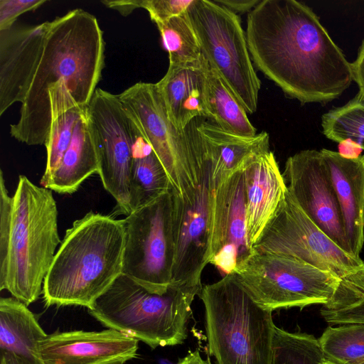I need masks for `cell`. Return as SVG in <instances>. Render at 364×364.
Returning <instances> with one entry per match:
<instances>
[{"instance_id": "6da1fadb", "label": "cell", "mask_w": 364, "mask_h": 364, "mask_svg": "<svg viewBox=\"0 0 364 364\" xmlns=\"http://www.w3.org/2000/svg\"><path fill=\"white\" fill-rule=\"evenodd\" d=\"M245 33L254 65L302 104L331 101L353 80L351 63L300 1L262 0L248 14Z\"/></svg>"}, {"instance_id": "7a4b0ae2", "label": "cell", "mask_w": 364, "mask_h": 364, "mask_svg": "<svg viewBox=\"0 0 364 364\" xmlns=\"http://www.w3.org/2000/svg\"><path fill=\"white\" fill-rule=\"evenodd\" d=\"M104 64L103 33L93 15L76 9L50 21L11 136L28 145H45L53 119L75 107L87 108Z\"/></svg>"}, {"instance_id": "3957f363", "label": "cell", "mask_w": 364, "mask_h": 364, "mask_svg": "<svg viewBox=\"0 0 364 364\" xmlns=\"http://www.w3.org/2000/svg\"><path fill=\"white\" fill-rule=\"evenodd\" d=\"M60 242L53 191L21 175L10 196L0 170V290L36 301Z\"/></svg>"}, {"instance_id": "277c9868", "label": "cell", "mask_w": 364, "mask_h": 364, "mask_svg": "<svg viewBox=\"0 0 364 364\" xmlns=\"http://www.w3.org/2000/svg\"><path fill=\"white\" fill-rule=\"evenodd\" d=\"M124 245V219L90 211L74 221L44 280L46 305L90 309L122 273Z\"/></svg>"}, {"instance_id": "5b68a950", "label": "cell", "mask_w": 364, "mask_h": 364, "mask_svg": "<svg viewBox=\"0 0 364 364\" xmlns=\"http://www.w3.org/2000/svg\"><path fill=\"white\" fill-rule=\"evenodd\" d=\"M200 291L170 285L164 294L154 293L122 273L88 312L104 326L151 348L175 346L187 338L191 304Z\"/></svg>"}, {"instance_id": "8992f818", "label": "cell", "mask_w": 364, "mask_h": 364, "mask_svg": "<svg viewBox=\"0 0 364 364\" xmlns=\"http://www.w3.org/2000/svg\"><path fill=\"white\" fill-rule=\"evenodd\" d=\"M198 295L215 364H270L272 311L256 303L232 274L203 286Z\"/></svg>"}, {"instance_id": "52a82bcc", "label": "cell", "mask_w": 364, "mask_h": 364, "mask_svg": "<svg viewBox=\"0 0 364 364\" xmlns=\"http://www.w3.org/2000/svg\"><path fill=\"white\" fill-rule=\"evenodd\" d=\"M120 102L162 164L174 196L186 200L201 186L208 171L204 151L186 127L169 119L156 83L139 82L118 95Z\"/></svg>"}, {"instance_id": "ba28073f", "label": "cell", "mask_w": 364, "mask_h": 364, "mask_svg": "<svg viewBox=\"0 0 364 364\" xmlns=\"http://www.w3.org/2000/svg\"><path fill=\"white\" fill-rule=\"evenodd\" d=\"M186 16L203 57L247 113L253 114L257 108L261 82L239 16L210 0H193Z\"/></svg>"}, {"instance_id": "9c48e42d", "label": "cell", "mask_w": 364, "mask_h": 364, "mask_svg": "<svg viewBox=\"0 0 364 364\" xmlns=\"http://www.w3.org/2000/svg\"><path fill=\"white\" fill-rule=\"evenodd\" d=\"M261 306L274 311L326 304L341 280L294 257L253 252L232 274Z\"/></svg>"}, {"instance_id": "30bf717a", "label": "cell", "mask_w": 364, "mask_h": 364, "mask_svg": "<svg viewBox=\"0 0 364 364\" xmlns=\"http://www.w3.org/2000/svg\"><path fill=\"white\" fill-rule=\"evenodd\" d=\"M171 190L124 219L122 274L149 291L164 294L171 285L174 257Z\"/></svg>"}, {"instance_id": "8fae6325", "label": "cell", "mask_w": 364, "mask_h": 364, "mask_svg": "<svg viewBox=\"0 0 364 364\" xmlns=\"http://www.w3.org/2000/svg\"><path fill=\"white\" fill-rule=\"evenodd\" d=\"M252 250L294 257L331 272L341 282L352 280L364 270L360 257L343 250L330 239L299 208L288 190Z\"/></svg>"}, {"instance_id": "7c38bea8", "label": "cell", "mask_w": 364, "mask_h": 364, "mask_svg": "<svg viewBox=\"0 0 364 364\" xmlns=\"http://www.w3.org/2000/svg\"><path fill=\"white\" fill-rule=\"evenodd\" d=\"M89 122L98 159V172L105 189L127 215L130 206V178L137 127L124 109L118 95L97 88L88 106Z\"/></svg>"}, {"instance_id": "4fadbf2b", "label": "cell", "mask_w": 364, "mask_h": 364, "mask_svg": "<svg viewBox=\"0 0 364 364\" xmlns=\"http://www.w3.org/2000/svg\"><path fill=\"white\" fill-rule=\"evenodd\" d=\"M282 175L299 208L330 239L351 255L338 198L321 151L307 149L289 156Z\"/></svg>"}, {"instance_id": "5bb4252c", "label": "cell", "mask_w": 364, "mask_h": 364, "mask_svg": "<svg viewBox=\"0 0 364 364\" xmlns=\"http://www.w3.org/2000/svg\"><path fill=\"white\" fill-rule=\"evenodd\" d=\"M173 195L174 257L171 285L201 290L209 264L210 188L208 171L197 190L183 200Z\"/></svg>"}, {"instance_id": "9a60e30c", "label": "cell", "mask_w": 364, "mask_h": 364, "mask_svg": "<svg viewBox=\"0 0 364 364\" xmlns=\"http://www.w3.org/2000/svg\"><path fill=\"white\" fill-rule=\"evenodd\" d=\"M252 253L246 232L242 171L216 188L210 189L208 262L223 277L235 273Z\"/></svg>"}, {"instance_id": "2e32d148", "label": "cell", "mask_w": 364, "mask_h": 364, "mask_svg": "<svg viewBox=\"0 0 364 364\" xmlns=\"http://www.w3.org/2000/svg\"><path fill=\"white\" fill-rule=\"evenodd\" d=\"M139 341L113 329L47 335L38 343L43 364H124L137 357Z\"/></svg>"}, {"instance_id": "e0dca14e", "label": "cell", "mask_w": 364, "mask_h": 364, "mask_svg": "<svg viewBox=\"0 0 364 364\" xmlns=\"http://www.w3.org/2000/svg\"><path fill=\"white\" fill-rule=\"evenodd\" d=\"M50 21L0 31V115L22 103L42 55Z\"/></svg>"}, {"instance_id": "ac0fdd59", "label": "cell", "mask_w": 364, "mask_h": 364, "mask_svg": "<svg viewBox=\"0 0 364 364\" xmlns=\"http://www.w3.org/2000/svg\"><path fill=\"white\" fill-rule=\"evenodd\" d=\"M194 128L205 151L211 190L243 171L256 156L270 150L266 132L254 136L239 135L208 121H202Z\"/></svg>"}, {"instance_id": "d6986e66", "label": "cell", "mask_w": 364, "mask_h": 364, "mask_svg": "<svg viewBox=\"0 0 364 364\" xmlns=\"http://www.w3.org/2000/svg\"><path fill=\"white\" fill-rule=\"evenodd\" d=\"M246 232L250 247L257 242L287 191L274 153L253 159L243 170Z\"/></svg>"}, {"instance_id": "ffe728a7", "label": "cell", "mask_w": 364, "mask_h": 364, "mask_svg": "<svg viewBox=\"0 0 364 364\" xmlns=\"http://www.w3.org/2000/svg\"><path fill=\"white\" fill-rule=\"evenodd\" d=\"M334 188L351 255L360 257L364 243V155L347 159L320 150Z\"/></svg>"}, {"instance_id": "44dd1931", "label": "cell", "mask_w": 364, "mask_h": 364, "mask_svg": "<svg viewBox=\"0 0 364 364\" xmlns=\"http://www.w3.org/2000/svg\"><path fill=\"white\" fill-rule=\"evenodd\" d=\"M207 65L203 55L192 64L169 65L165 75L156 83L169 119L181 130L197 117L209 118L205 94Z\"/></svg>"}, {"instance_id": "7402d4cb", "label": "cell", "mask_w": 364, "mask_h": 364, "mask_svg": "<svg viewBox=\"0 0 364 364\" xmlns=\"http://www.w3.org/2000/svg\"><path fill=\"white\" fill-rule=\"evenodd\" d=\"M48 334L28 306L14 297L0 299V355H9L23 364H43L38 343Z\"/></svg>"}, {"instance_id": "603a6c76", "label": "cell", "mask_w": 364, "mask_h": 364, "mask_svg": "<svg viewBox=\"0 0 364 364\" xmlns=\"http://www.w3.org/2000/svg\"><path fill=\"white\" fill-rule=\"evenodd\" d=\"M98 159L85 113L76 123L72 141L60 166L45 188L73 193L89 176L98 172Z\"/></svg>"}, {"instance_id": "cb8c5ba5", "label": "cell", "mask_w": 364, "mask_h": 364, "mask_svg": "<svg viewBox=\"0 0 364 364\" xmlns=\"http://www.w3.org/2000/svg\"><path fill=\"white\" fill-rule=\"evenodd\" d=\"M205 94L209 118L214 123L239 135L254 136L257 134L245 108L208 63L205 70Z\"/></svg>"}, {"instance_id": "d4e9b609", "label": "cell", "mask_w": 364, "mask_h": 364, "mask_svg": "<svg viewBox=\"0 0 364 364\" xmlns=\"http://www.w3.org/2000/svg\"><path fill=\"white\" fill-rule=\"evenodd\" d=\"M170 190L167 173L151 146L135 147L129 188L132 213Z\"/></svg>"}, {"instance_id": "484cf974", "label": "cell", "mask_w": 364, "mask_h": 364, "mask_svg": "<svg viewBox=\"0 0 364 364\" xmlns=\"http://www.w3.org/2000/svg\"><path fill=\"white\" fill-rule=\"evenodd\" d=\"M318 339L326 360L332 363L364 362V323L329 326Z\"/></svg>"}, {"instance_id": "4316f807", "label": "cell", "mask_w": 364, "mask_h": 364, "mask_svg": "<svg viewBox=\"0 0 364 364\" xmlns=\"http://www.w3.org/2000/svg\"><path fill=\"white\" fill-rule=\"evenodd\" d=\"M156 24L168 53L169 65H186L202 58L196 34L186 12Z\"/></svg>"}, {"instance_id": "83f0119b", "label": "cell", "mask_w": 364, "mask_h": 364, "mask_svg": "<svg viewBox=\"0 0 364 364\" xmlns=\"http://www.w3.org/2000/svg\"><path fill=\"white\" fill-rule=\"evenodd\" d=\"M326 360L318 339L306 333L274 328L270 364H321Z\"/></svg>"}, {"instance_id": "f1b7e54d", "label": "cell", "mask_w": 364, "mask_h": 364, "mask_svg": "<svg viewBox=\"0 0 364 364\" xmlns=\"http://www.w3.org/2000/svg\"><path fill=\"white\" fill-rule=\"evenodd\" d=\"M321 127L328 139L338 143L350 139L364 150V97L358 93L344 105L323 114Z\"/></svg>"}, {"instance_id": "f546056e", "label": "cell", "mask_w": 364, "mask_h": 364, "mask_svg": "<svg viewBox=\"0 0 364 364\" xmlns=\"http://www.w3.org/2000/svg\"><path fill=\"white\" fill-rule=\"evenodd\" d=\"M320 313L331 325L364 323V270L352 280L341 283Z\"/></svg>"}, {"instance_id": "4dcf8cb0", "label": "cell", "mask_w": 364, "mask_h": 364, "mask_svg": "<svg viewBox=\"0 0 364 364\" xmlns=\"http://www.w3.org/2000/svg\"><path fill=\"white\" fill-rule=\"evenodd\" d=\"M86 109L75 107L53 119L45 144L47 150L46 169L40 181L41 186H46L57 170L73 139L78 119Z\"/></svg>"}, {"instance_id": "1f68e13d", "label": "cell", "mask_w": 364, "mask_h": 364, "mask_svg": "<svg viewBox=\"0 0 364 364\" xmlns=\"http://www.w3.org/2000/svg\"><path fill=\"white\" fill-rule=\"evenodd\" d=\"M193 0H139L155 23L163 22L185 14Z\"/></svg>"}, {"instance_id": "d6a6232c", "label": "cell", "mask_w": 364, "mask_h": 364, "mask_svg": "<svg viewBox=\"0 0 364 364\" xmlns=\"http://www.w3.org/2000/svg\"><path fill=\"white\" fill-rule=\"evenodd\" d=\"M46 2V0H0V31L12 26L20 15L35 11Z\"/></svg>"}, {"instance_id": "836d02e7", "label": "cell", "mask_w": 364, "mask_h": 364, "mask_svg": "<svg viewBox=\"0 0 364 364\" xmlns=\"http://www.w3.org/2000/svg\"><path fill=\"white\" fill-rule=\"evenodd\" d=\"M353 80L359 87V94L364 97V39L359 47L356 59L351 63Z\"/></svg>"}, {"instance_id": "e575fe53", "label": "cell", "mask_w": 364, "mask_h": 364, "mask_svg": "<svg viewBox=\"0 0 364 364\" xmlns=\"http://www.w3.org/2000/svg\"><path fill=\"white\" fill-rule=\"evenodd\" d=\"M215 3L226 7L231 11L237 13L250 12L261 0H213Z\"/></svg>"}, {"instance_id": "d590c367", "label": "cell", "mask_w": 364, "mask_h": 364, "mask_svg": "<svg viewBox=\"0 0 364 364\" xmlns=\"http://www.w3.org/2000/svg\"><path fill=\"white\" fill-rule=\"evenodd\" d=\"M106 6L117 10L123 16L129 14L132 11L139 8V0L129 1H103Z\"/></svg>"}, {"instance_id": "8d00e7d4", "label": "cell", "mask_w": 364, "mask_h": 364, "mask_svg": "<svg viewBox=\"0 0 364 364\" xmlns=\"http://www.w3.org/2000/svg\"><path fill=\"white\" fill-rule=\"evenodd\" d=\"M362 148L350 139L338 143V153L347 159H356L360 156Z\"/></svg>"}, {"instance_id": "74e56055", "label": "cell", "mask_w": 364, "mask_h": 364, "mask_svg": "<svg viewBox=\"0 0 364 364\" xmlns=\"http://www.w3.org/2000/svg\"><path fill=\"white\" fill-rule=\"evenodd\" d=\"M178 364H210L208 360H204L198 350L188 353Z\"/></svg>"}, {"instance_id": "f35d334b", "label": "cell", "mask_w": 364, "mask_h": 364, "mask_svg": "<svg viewBox=\"0 0 364 364\" xmlns=\"http://www.w3.org/2000/svg\"><path fill=\"white\" fill-rule=\"evenodd\" d=\"M0 364H23L19 360L9 355H1Z\"/></svg>"}, {"instance_id": "ab89813d", "label": "cell", "mask_w": 364, "mask_h": 364, "mask_svg": "<svg viewBox=\"0 0 364 364\" xmlns=\"http://www.w3.org/2000/svg\"><path fill=\"white\" fill-rule=\"evenodd\" d=\"M321 364H334V363H332L326 360H324Z\"/></svg>"}, {"instance_id": "60d3db41", "label": "cell", "mask_w": 364, "mask_h": 364, "mask_svg": "<svg viewBox=\"0 0 364 364\" xmlns=\"http://www.w3.org/2000/svg\"><path fill=\"white\" fill-rule=\"evenodd\" d=\"M361 364H364V362H363V363H362Z\"/></svg>"}]
</instances>
